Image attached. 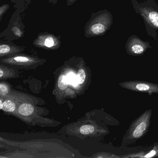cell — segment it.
Here are the masks:
<instances>
[{
	"instance_id": "cell-21",
	"label": "cell",
	"mask_w": 158,
	"mask_h": 158,
	"mask_svg": "<svg viewBox=\"0 0 158 158\" xmlns=\"http://www.w3.org/2000/svg\"><path fill=\"white\" fill-rule=\"evenodd\" d=\"M3 75V72L2 69H0V77H2Z\"/></svg>"
},
{
	"instance_id": "cell-1",
	"label": "cell",
	"mask_w": 158,
	"mask_h": 158,
	"mask_svg": "<svg viewBox=\"0 0 158 158\" xmlns=\"http://www.w3.org/2000/svg\"><path fill=\"white\" fill-rule=\"evenodd\" d=\"M131 3L135 12L143 18L148 35L158 41L156 32L158 30V5L155 0H145L141 2L131 0Z\"/></svg>"
},
{
	"instance_id": "cell-16",
	"label": "cell",
	"mask_w": 158,
	"mask_h": 158,
	"mask_svg": "<svg viewBox=\"0 0 158 158\" xmlns=\"http://www.w3.org/2000/svg\"><path fill=\"white\" fill-rule=\"evenodd\" d=\"M12 32L14 35L17 37L22 38L23 36V31L18 27L14 26L12 27Z\"/></svg>"
},
{
	"instance_id": "cell-18",
	"label": "cell",
	"mask_w": 158,
	"mask_h": 158,
	"mask_svg": "<svg viewBox=\"0 0 158 158\" xmlns=\"http://www.w3.org/2000/svg\"><path fill=\"white\" fill-rule=\"evenodd\" d=\"M8 92V88L7 85L2 84H0V93L1 96H5Z\"/></svg>"
},
{
	"instance_id": "cell-20",
	"label": "cell",
	"mask_w": 158,
	"mask_h": 158,
	"mask_svg": "<svg viewBox=\"0 0 158 158\" xmlns=\"http://www.w3.org/2000/svg\"><path fill=\"white\" fill-rule=\"evenodd\" d=\"M58 1L59 0H48L49 3L53 4V5H56L58 2Z\"/></svg>"
},
{
	"instance_id": "cell-14",
	"label": "cell",
	"mask_w": 158,
	"mask_h": 158,
	"mask_svg": "<svg viewBox=\"0 0 158 158\" xmlns=\"http://www.w3.org/2000/svg\"><path fill=\"white\" fill-rule=\"evenodd\" d=\"M77 80L79 84H82L84 83L86 78L85 73L83 69L78 70L77 73Z\"/></svg>"
},
{
	"instance_id": "cell-5",
	"label": "cell",
	"mask_w": 158,
	"mask_h": 158,
	"mask_svg": "<svg viewBox=\"0 0 158 158\" xmlns=\"http://www.w3.org/2000/svg\"><path fill=\"white\" fill-rule=\"evenodd\" d=\"M127 53L132 56H140L149 48H152L150 43L143 41L135 35L128 38L126 43Z\"/></svg>"
},
{
	"instance_id": "cell-13",
	"label": "cell",
	"mask_w": 158,
	"mask_h": 158,
	"mask_svg": "<svg viewBox=\"0 0 158 158\" xmlns=\"http://www.w3.org/2000/svg\"><path fill=\"white\" fill-rule=\"evenodd\" d=\"M66 78L68 84H71L73 86H76L78 84L77 76L73 73L68 74Z\"/></svg>"
},
{
	"instance_id": "cell-6",
	"label": "cell",
	"mask_w": 158,
	"mask_h": 158,
	"mask_svg": "<svg viewBox=\"0 0 158 158\" xmlns=\"http://www.w3.org/2000/svg\"><path fill=\"white\" fill-rule=\"evenodd\" d=\"M35 46L47 49H55L59 48L61 41L58 37L50 33L40 34L33 41Z\"/></svg>"
},
{
	"instance_id": "cell-2",
	"label": "cell",
	"mask_w": 158,
	"mask_h": 158,
	"mask_svg": "<svg viewBox=\"0 0 158 158\" xmlns=\"http://www.w3.org/2000/svg\"><path fill=\"white\" fill-rule=\"evenodd\" d=\"M152 110H147L130 124L122 139V146L132 145L148 133L150 125Z\"/></svg>"
},
{
	"instance_id": "cell-3",
	"label": "cell",
	"mask_w": 158,
	"mask_h": 158,
	"mask_svg": "<svg viewBox=\"0 0 158 158\" xmlns=\"http://www.w3.org/2000/svg\"><path fill=\"white\" fill-rule=\"evenodd\" d=\"M113 22V16L108 10L94 13L85 25V36L91 38L103 35L110 29Z\"/></svg>"
},
{
	"instance_id": "cell-15",
	"label": "cell",
	"mask_w": 158,
	"mask_h": 158,
	"mask_svg": "<svg viewBox=\"0 0 158 158\" xmlns=\"http://www.w3.org/2000/svg\"><path fill=\"white\" fill-rule=\"evenodd\" d=\"M13 60L15 61L18 63H27L28 62L31 61V60L30 58L26 56H18L13 58Z\"/></svg>"
},
{
	"instance_id": "cell-22",
	"label": "cell",
	"mask_w": 158,
	"mask_h": 158,
	"mask_svg": "<svg viewBox=\"0 0 158 158\" xmlns=\"http://www.w3.org/2000/svg\"><path fill=\"white\" fill-rule=\"evenodd\" d=\"M0 103H1V105H0V108H1V110H2V108H3V103L2 102V101L1 100V101H0Z\"/></svg>"
},
{
	"instance_id": "cell-9",
	"label": "cell",
	"mask_w": 158,
	"mask_h": 158,
	"mask_svg": "<svg viewBox=\"0 0 158 158\" xmlns=\"http://www.w3.org/2000/svg\"><path fill=\"white\" fill-rule=\"evenodd\" d=\"M18 111L22 115L28 116L34 112V108L33 105L29 103H23L18 108Z\"/></svg>"
},
{
	"instance_id": "cell-10",
	"label": "cell",
	"mask_w": 158,
	"mask_h": 158,
	"mask_svg": "<svg viewBox=\"0 0 158 158\" xmlns=\"http://www.w3.org/2000/svg\"><path fill=\"white\" fill-rule=\"evenodd\" d=\"M2 110L6 112H13L15 110V105L14 102L10 100H6L3 102Z\"/></svg>"
},
{
	"instance_id": "cell-17",
	"label": "cell",
	"mask_w": 158,
	"mask_h": 158,
	"mask_svg": "<svg viewBox=\"0 0 158 158\" xmlns=\"http://www.w3.org/2000/svg\"><path fill=\"white\" fill-rule=\"evenodd\" d=\"M10 8L9 4H3L0 7V21H1L2 16Z\"/></svg>"
},
{
	"instance_id": "cell-7",
	"label": "cell",
	"mask_w": 158,
	"mask_h": 158,
	"mask_svg": "<svg viewBox=\"0 0 158 158\" xmlns=\"http://www.w3.org/2000/svg\"><path fill=\"white\" fill-rule=\"evenodd\" d=\"M158 157V143H155L149 149L121 155V158H152Z\"/></svg>"
},
{
	"instance_id": "cell-19",
	"label": "cell",
	"mask_w": 158,
	"mask_h": 158,
	"mask_svg": "<svg viewBox=\"0 0 158 158\" xmlns=\"http://www.w3.org/2000/svg\"><path fill=\"white\" fill-rule=\"evenodd\" d=\"M77 1V0H67L66 5L68 6H71V5H73Z\"/></svg>"
},
{
	"instance_id": "cell-12",
	"label": "cell",
	"mask_w": 158,
	"mask_h": 158,
	"mask_svg": "<svg viewBox=\"0 0 158 158\" xmlns=\"http://www.w3.org/2000/svg\"><path fill=\"white\" fill-rule=\"evenodd\" d=\"M94 131H95L94 127L89 125L83 126L80 128V132L83 135H89L93 133Z\"/></svg>"
},
{
	"instance_id": "cell-11",
	"label": "cell",
	"mask_w": 158,
	"mask_h": 158,
	"mask_svg": "<svg viewBox=\"0 0 158 158\" xmlns=\"http://www.w3.org/2000/svg\"><path fill=\"white\" fill-rule=\"evenodd\" d=\"M68 84L66 77L63 75L60 76L58 82V87L59 89L61 90L65 89L67 88Z\"/></svg>"
},
{
	"instance_id": "cell-4",
	"label": "cell",
	"mask_w": 158,
	"mask_h": 158,
	"mask_svg": "<svg viewBox=\"0 0 158 158\" xmlns=\"http://www.w3.org/2000/svg\"><path fill=\"white\" fill-rule=\"evenodd\" d=\"M119 85L123 89L148 94L151 96L158 93V84L141 80H129L120 82Z\"/></svg>"
},
{
	"instance_id": "cell-8",
	"label": "cell",
	"mask_w": 158,
	"mask_h": 158,
	"mask_svg": "<svg viewBox=\"0 0 158 158\" xmlns=\"http://www.w3.org/2000/svg\"><path fill=\"white\" fill-rule=\"evenodd\" d=\"M21 48H22L17 46L1 43L0 44V54L1 55H4L13 52H18Z\"/></svg>"
}]
</instances>
